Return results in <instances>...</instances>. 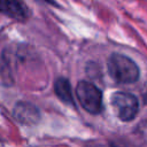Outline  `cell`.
Returning a JSON list of instances; mask_svg holds the SVG:
<instances>
[{"label": "cell", "mask_w": 147, "mask_h": 147, "mask_svg": "<svg viewBox=\"0 0 147 147\" xmlns=\"http://www.w3.org/2000/svg\"><path fill=\"white\" fill-rule=\"evenodd\" d=\"M107 67L110 77L119 84H132L139 79L140 71L138 65L126 55L111 54Z\"/></svg>", "instance_id": "cell-1"}, {"label": "cell", "mask_w": 147, "mask_h": 147, "mask_svg": "<svg viewBox=\"0 0 147 147\" xmlns=\"http://www.w3.org/2000/svg\"><path fill=\"white\" fill-rule=\"evenodd\" d=\"M76 95L80 106L90 114H99L102 109L101 90L86 80H80L76 87Z\"/></svg>", "instance_id": "cell-2"}, {"label": "cell", "mask_w": 147, "mask_h": 147, "mask_svg": "<svg viewBox=\"0 0 147 147\" xmlns=\"http://www.w3.org/2000/svg\"><path fill=\"white\" fill-rule=\"evenodd\" d=\"M110 103L116 116L124 122L132 121L139 111L138 99L129 92H115L110 98Z\"/></svg>", "instance_id": "cell-3"}, {"label": "cell", "mask_w": 147, "mask_h": 147, "mask_svg": "<svg viewBox=\"0 0 147 147\" xmlns=\"http://www.w3.org/2000/svg\"><path fill=\"white\" fill-rule=\"evenodd\" d=\"M13 116L15 117V119L22 124H36L39 118H40V113L39 109L30 103V102H25V101H21L17 102L14 107L13 110Z\"/></svg>", "instance_id": "cell-4"}, {"label": "cell", "mask_w": 147, "mask_h": 147, "mask_svg": "<svg viewBox=\"0 0 147 147\" xmlns=\"http://www.w3.org/2000/svg\"><path fill=\"white\" fill-rule=\"evenodd\" d=\"M0 13L18 20L23 21L28 16V8L24 3L20 1H9V0H0Z\"/></svg>", "instance_id": "cell-5"}, {"label": "cell", "mask_w": 147, "mask_h": 147, "mask_svg": "<svg viewBox=\"0 0 147 147\" xmlns=\"http://www.w3.org/2000/svg\"><path fill=\"white\" fill-rule=\"evenodd\" d=\"M54 91H55V94L57 95V98H60L64 103L71 105V106L75 105L70 82L67 78H64V77L56 78V80L54 82Z\"/></svg>", "instance_id": "cell-6"}, {"label": "cell", "mask_w": 147, "mask_h": 147, "mask_svg": "<svg viewBox=\"0 0 147 147\" xmlns=\"http://www.w3.org/2000/svg\"><path fill=\"white\" fill-rule=\"evenodd\" d=\"M110 147H134L133 145L126 142V141H122V140H115L110 142Z\"/></svg>", "instance_id": "cell-7"}, {"label": "cell", "mask_w": 147, "mask_h": 147, "mask_svg": "<svg viewBox=\"0 0 147 147\" xmlns=\"http://www.w3.org/2000/svg\"><path fill=\"white\" fill-rule=\"evenodd\" d=\"M85 147H106V146L101 145V144H94V145H88V146H85Z\"/></svg>", "instance_id": "cell-8"}]
</instances>
